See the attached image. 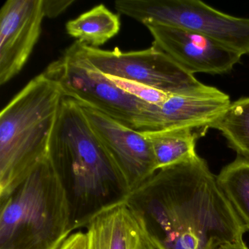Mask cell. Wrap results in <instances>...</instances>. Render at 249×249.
<instances>
[{
    "mask_svg": "<svg viewBox=\"0 0 249 249\" xmlns=\"http://www.w3.org/2000/svg\"><path fill=\"white\" fill-rule=\"evenodd\" d=\"M87 234L86 232H73L61 244L58 249H86Z\"/></svg>",
    "mask_w": 249,
    "mask_h": 249,
    "instance_id": "cell-18",
    "label": "cell"
},
{
    "mask_svg": "<svg viewBox=\"0 0 249 249\" xmlns=\"http://www.w3.org/2000/svg\"><path fill=\"white\" fill-rule=\"evenodd\" d=\"M107 76L116 87L143 103H148V104H159L170 95L141 83L135 82V81H129V80L123 79L117 77L109 76V75Z\"/></svg>",
    "mask_w": 249,
    "mask_h": 249,
    "instance_id": "cell-16",
    "label": "cell"
},
{
    "mask_svg": "<svg viewBox=\"0 0 249 249\" xmlns=\"http://www.w3.org/2000/svg\"><path fill=\"white\" fill-rule=\"evenodd\" d=\"M119 16L104 5H97L66 24L67 33L76 41L98 49L120 31Z\"/></svg>",
    "mask_w": 249,
    "mask_h": 249,
    "instance_id": "cell-13",
    "label": "cell"
},
{
    "mask_svg": "<svg viewBox=\"0 0 249 249\" xmlns=\"http://www.w3.org/2000/svg\"><path fill=\"white\" fill-rule=\"evenodd\" d=\"M208 128L219 131L239 157L249 160V97L230 103Z\"/></svg>",
    "mask_w": 249,
    "mask_h": 249,
    "instance_id": "cell-15",
    "label": "cell"
},
{
    "mask_svg": "<svg viewBox=\"0 0 249 249\" xmlns=\"http://www.w3.org/2000/svg\"><path fill=\"white\" fill-rule=\"evenodd\" d=\"M217 182L246 230H249V160L238 156L221 170Z\"/></svg>",
    "mask_w": 249,
    "mask_h": 249,
    "instance_id": "cell-14",
    "label": "cell"
},
{
    "mask_svg": "<svg viewBox=\"0 0 249 249\" xmlns=\"http://www.w3.org/2000/svg\"><path fill=\"white\" fill-rule=\"evenodd\" d=\"M80 53L100 72L141 83L169 94L221 97L225 93L196 79L173 59L154 46L135 52L105 51L75 41Z\"/></svg>",
    "mask_w": 249,
    "mask_h": 249,
    "instance_id": "cell-7",
    "label": "cell"
},
{
    "mask_svg": "<svg viewBox=\"0 0 249 249\" xmlns=\"http://www.w3.org/2000/svg\"><path fill=\"white\" fill-rule=\"evenodd\" d=\"M64 94L43 72L35 77L0 114V197L12 192L49 156Z\"/></svg>",
    "mask_w": 249,
    "mask_h": 249,
    "instance_id": "cell-3",
    "label": "cell"
},
{
    "mask_svg": "<svg viewBox=\"0 0 249 249\" xmlns=\"http://www.w3.org/2000/svg\"><path fill=\"white\" fill-rule=\"evenodd\" d=\"M0 202V249H58L72 234L66 192L49 156Z\"/></svg>",
    "mask_w": 249,
    "mask_h": 249,
    "instance_id": "cell-4",
    "label": "cell"
},
{
    "mask_svg": "<svg viewBox=\"0 0 249 249\" xmlns=\"http://www.w3.org/2000/svg\"><path fill=\"white\" fill-rule=\"evenodd\" d=\"M43 73L59 85L65 97L89 105L128 127L146 132L149 104L116 87L80 53L75 43Z\"/></svg>",
    "mask_w": 249,
    "mask_h": 249,
    "instance_id": "cell-5",
    "label": "cell"
},
{
    "mask_svg": "<svg viewBox=\"0 0 249 249\" xmlns=\"http://www.w3.org/2000/svg\"><path fill=\"white\" fill-rule=\"evenodd\" d=\"M137 249H147L146 248H145V246H144V245L142 244V243H141V239H140V237H139V241H138V247H137Z\"/></svg>",
    "mask_w": 249,
    "mask_h": 249,
    "instance_id": "cell-20",
    "label": "cell"
},
{
    "mask_svg": "<svg viewBox=\"0 0 249 249\" xmlns=\"http://www.w3.org/2000/svg\"><path fill=\"white\" fill-rule=\"evenodd\" d=\"M86 249H137L139 230L125 203L94 218L87 227Z\"/></svg>",
    "mask_w": 249,
    "mask_h": 249,
    "instance_id": "cell-11",
    "label": "cell"
},
{
    "mask_svg": "<svg viewBox=\"0 0 249 249\" xmlns=\"http://www.w3.org/2000/svg\"><path fill=\"white\" fill-rule=\"evenodd\" d=\"M49 157L66 192L72 231L124 203L130 193L79 103L65 96L51 137Z\"/></svg>",
    "mask_w": 249,
    "mask_h": 249,
    "instance_id": "cell-2",
    "label": "cell"
},
{
    "mask_svg": "<svg viewBox=\"0 0 249 249\" xmlns=\"http://www.w3.org/2000/svg\"><path fill=\"white\" fill-rule=\"evenodd\" d=\"M119 14L143 25L157 24L195 32L243 55L249 54V18L224 14L198 0H119Z\"/></svg>",
    "mask_w": 249,
    "mask_h": 249,
    "instance_id": "cell-6",
    "label": "cell"
},
{
    "mask_svg": "<svg viewBox=\"0 0 249 249\" xmlns=\"http://www.w3.org/2000/svg\"><path fill=\"white\" fill-rule=\"evenodd\" d=\"M153 46L195 75H222L240 63L242 55L206 36L178 27L146 24Z\"/></svg>",
    "mask_w": 249,
    "mask_h": 249,
    "instance_id": "cell-9",
    "label": "cell"
},
{
    "mask_svg": "<svg viewBox=\"0 0 249 249\" xmlns=\"http://www.w3.org/2000/svg\"><path fill=\"white\" fill-rule=\"evenodd\" d=\"M216 249H249L248 246L245 244L244 242L240 243H227V244L221 245Z\"/></svg>",
    "mask_w": 249,
    "mask_h": 249,
    "instance_id": "cell-19",
    "label": "cell"
},
{
    "mask_svg": "<svg viewBox=\"0 0 249 249\" xmlns=\"http://www.w3.org/2000/svg\"><path fill=\"white\" fill-rule=\"evenodd\" d=\"M78 103L93 132L124 177L130 192L158 171L152 148L143 132L119 123L89 105Z\"/></svg>",
    "mask_w": 249,
    "mask_h": 249,
    "instance_id": "cell-8",
    "label": "cell"
},
{
    "mask_svg": "<svg viewBox=\"0 0 249 249\" xmlns=\"http://www.w3.org/2000/svg\"><path fill=\"white\" fill-rule=\"evenodd\" d=\"M124 203L148 249H216L247 231L199 156L158 170Z\"/></svg>",
    "mask_w": 249,
    "mask_h": 249,
    "instance_id": "cell-1",
    "label": "cell"
},
{
    "mask_svg": "<svg viewBox=\"0 0 249 249\" xmlns=\"http://www.w3.org/2000/svg\"><path fill=\"white\" fill-rule=\"evenodd\" d=\"M73 3H75L74 0H43L45 17L56 18L66 11Z\"/></svg>",
    "mask_w": 249,
    "mask_h": 249,
    "instance_id": "cell-17",
    "label": "cell"
},
{
    "mask_svg": "<svg viewBox=\"0 0 249 249\" xmlns=\"http://www.w3.org/2000/svg\"><path fill=\"white\" fill-rule=\"evenodd\" d=\"M202 129L187 126L143 132L152 148L157 170L196 158V141Z\"/></svg>",
    "mask_w": 249,
    "mask_h": 249,
    "instance_id": "cell-12",
    "label": "cell"
},
{
    "mask_svg": "<svg viewBox=\"0 0 249 249\" xmlns=\"http://www.w3.org/2000/svg\"><path fill=\"white\" fill-rule=\"evenodd\" d=\"M43 0H8L0 11V84L18 75L42 32Z\"/></svg>",
    "mask_w": 249,
    "mask_h": 249,
    "instance_id": "cell-10",
    "label": "cell"
}]
</instances>
